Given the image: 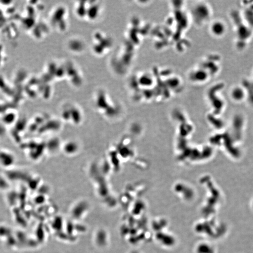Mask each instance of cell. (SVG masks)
<instances>
[{
    "label": "cell",
    "mask_w": 253,
    "mask_h": 253,
    "mask_svg": "<svg viewBox=\"0 0 253 253\" xmlns=\"http://www.w3.org/2000/svg\"><path fill=\"white\" fill-rule=\"evenodd\" d=\"M104 9V4L100 1H77L74 3L73 11L81 21L93 23L101 19Z\"/></svg>",
    "instance_id": "6da1fadb"
},
{
    "label": "cell",
    "mask_w": 253,
    "mask_h": 253,
    "mask_svg": "<svg viewBox=\"0 0 253 253\" xmlns=\"http://www.w3.org/2000/svg\"><path fill=\"white\" fill-rule=\"evenodd\" d=\"M209 30L213 36L219 37L222 36L225 33L226 26L224 22L219 20H216L211 23Z\"/></svg>",
    "instance_id": "8992f818"
},
{
    "label": "cell",
    "mask_w": 253,
    "mask_h": 253,
    "mask_svg": "<svg viewBox=\"0 0 253 253\" xmlns=\"http://www.w3.org/2000/svg\"><path fill=\"white\" fill-rule=\"evenodd\" d=\"M115 42L110 34L103 30L93 32L90 40V48L93 55L98 58L104 57L112 51Z\"/></svg>",
    "instance_id": "7a4b0ae2"
},
{
    "label": "cell",
    "mask_w": 253,
    "mask_h": 253,
    "mask_svg": "<svg viewBox=\"0 0 253 253\" xmlns=\"http://www.w3.org/2000/svg\"><path fill=\"white\" fill-rule=\"evenodd\" d=\"M231 95L235 99H241L244 96V91L240 87H235L232 90Z\"/></svg>",
    "instance_id": "52a82bcc"
},
{
    "label": "cell",
    "mask_w": 253,
    "mask_h": 253,
    "mask_svg": "<svg viewBox=\"0 0 253 253\" xmlns=\"http://www.w3.org/2000/svg\"><path fill=\"white\" fill-rule=\"evenodd\" d=\"M66 47L70 53L80 55L85 50L86 45L83 38L75 36L68 39Z\"/></svg>",
    "instance_id": "5b68a950"
},
{
    "label": "cell",
    "mask_w": 253,
    "mask_h": 253,
    "mask_svg": "<svg viewBox=\"0 0 253 253\" xmlns=\"http://www.w3.org/2000/svg\"><path fill=\"white\" fill-rule=\"evenodd\" d=\"M191 12L195 21L199 25L206 23L211 17L210 9L205 3L195 4L192 7Z\"/></svg>",
    "instance_id": "277c9868"
},
{
    "label": "cell",
    "mask_w": 253,
    "mask_h": 253,
    "mask_svg": "<svg viewBox=\"0 0 253 253\" xmlns=\"http://www.w3.org/2000/svg\"><path fill=\"white\" fill-rule=\"evenodd\" d=\"M50 22L55 30L60 33L66 32L69 29V12L66 6L59 4L52 9Z\"/></svg>",
    "instance_id": "3957f363"
}]
</instances>
